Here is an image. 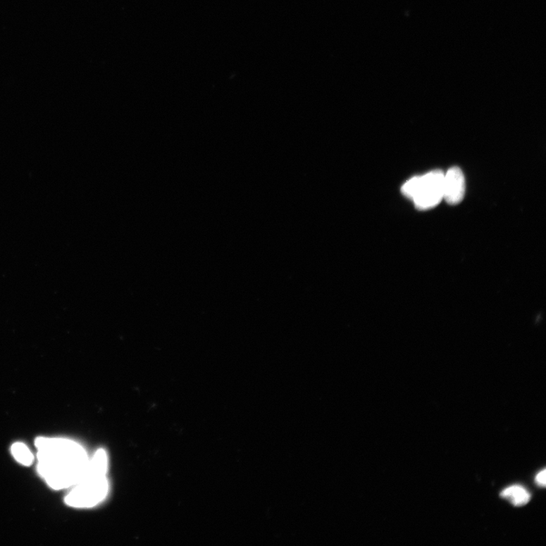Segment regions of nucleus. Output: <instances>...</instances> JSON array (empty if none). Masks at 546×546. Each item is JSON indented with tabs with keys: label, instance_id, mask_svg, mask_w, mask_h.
I'll return each mask as SVG.
<instances>
[{
	"label": "nucleus",
	"instance_id": "nucleus-3",
	"mask_svg": "<svg viewBox=\"0 0 546 546\" xmlns=\"http://www.w3.org/2000/svg\"><path fill=\"white\" fill-rule=\"evenodd\" d=\"M443 177L440 170L413 177L402 186V192L418 210L431 209L443 199Z\"/></svg>",
	"mask_w": 546,
	"mask_h": 546
},
{
	"label": "nucleus",
	"instance_id": "nucleus-1",
	"mask_svg": "<svg viewBox=\"0 0 546 546\" xmlns=\"http://www.w3.org/2000/svg\"><path fill=\"white\" fill-rule=\"evenodd\" d=\"M37 471L56 490L73 488L82 478L89 459L81 445L66 439L37 438Z\"/></svg>",
	"mask_w": 546,
	"mask_h": 546
},
{
	"label": "nucleus",
	"instance_id": "nucleus-2",
	"mask_svg": "<svg viewBox=\"0 0 546 546\" xmlns=\"http://www.w3.org/2000/svg\"><path fill=\"white\" fill-rule=\"evenodd\" d=\"M106 472L101 464L89 461L82 478L66 495V504L73 508L87 509L103 502L108 492Z\"/></svg>",
	"mask_w": 546,
	"mask_h": 546
},
{
	"label": "nucleus",
	"instance_id": "nucleus-4",
	"mask_svg": "<svg viewBox=\"0 0 546 546\" xmlns=\"http://www.w3.org/2000/svg\"><path fill=\"white\" fill-rule=\"evenodd\" d=\"M465 194V178L461 168L452 167L443 177V199L450 205L460 204Z\"/></svg>",
	"mask_w": 546,
	"mask_h": 546
},
{
	"label": "nucleus",
	"instance_id": "nucleus-5",
	"mask_svg": "<svg viewBox=\"0 0 546 546\" xmlns=\"http://www.w3.org/2000/svg\"><path fill=\"white\" fill-rule=\"evenodd\" d=\"M501 497L509 500L516 507L528 504L531 498L530 493L520 485L505 489L502 492Z\"/></svg>",
	"mask_w": 546,
	"mask_h": 546
},
{
	"label": "nucleus",
	"instance_id": "nucleus-6",
	"mask_svg": "<svg viewBox=\"0 0 546 546\" xmlns=\"http://www.w3.org/2000/svg\"><path fill=\"white\" fill-rule=\"evenodd\" d=\"M12 453L15 459L24 466H31L35 457L27 445L22 442H16L12 446Z\"/></svg>",
	"mask_w": 546,
	"mask_h": 546
},
{
	"label": "nucleus",
	"instance_id": "nucleus-7",
	"mask_svg": "<svg viewBox=\"0 0 546 546\" xmlns=\"http://www.w3.org/2000/svg\"><path fill=\"white\" fill-rule=\"evenodd\" d=\"M545 474L546 471L545 470H543L537 476V478H535V482L540 485L542 486V488H545L546 484L545 480Z\"/></svg>",
	"mask_w": 546,
	"mask_h": 546
}]
</instances>
